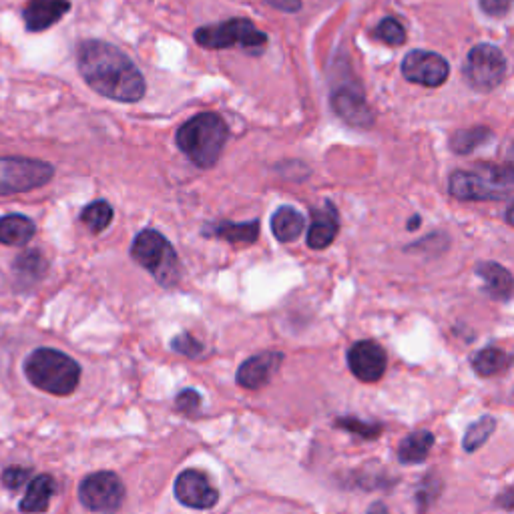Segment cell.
<instances>
[{
    "mask_svg": "<svg viewBox=\"0 0 514 514\" xmlns=\"http://www.w3.org/2000/svg\"><path fill=\"white\" fill-rule=\"evenodd\" d=\"M77 65L85 83L111 101L137 103L145 97L147 85L141 71L111 43L83 41L77 47Z\"/></svg>",
    "mask_w": 514,
    "mask_h": 514,
    "instance_id": "1",
    "label": "cell"
},
{
    "mask_svg": "<svg viewBox=\"0 0 514 514\" xmlns=\"http://www.w3.org/2000/svg\"><path fill=\"white\" fill-rule=\"evenodd\" d=\"M227 135V125L219 115L199 113L177 129L175 143L191 163L201 169H211L221 157Z\"/></svg>",
    "mask_w": 514,
    "mask_h": 514,
    "instance_id": "2",
    "label": "cell"
},
{
    "mask_svg": "<svg viewBox=\"0 0 514 514\" xmlns=\"http://www.w3.org/2000/svg\"><path fill=\"white\" fill-rule=\"evenodd\" d=\"M27 380L49 394L69 396L77 390L81 380V366L65 352L53 348H39L25 360Z\"/></svg>",
    "mask_w": 514,
    "mask_h": 514,
    "instance_id": "3",
    "label": "cell"
},
{
    "mask_svg": "<svg viewBox=\"0 0 514 514\" xmlns=\"http://www.w3.org/2000/svg\"><path fill=\"white\" fill-rule=\"evenodd\" d=\"M512 185L514 175L510 165H478L474 171H454L448 191L462 201H500L510 199Z\"/></svg>",
    "mask_w": 514,
    "mask_h": 514,
    "instance_id": "4",
    "label": "cell"
},
{
    "mask_svg": "<svg viewBox=\"0 0 514 514\" xmlns=\"http://www.w3.org/2000/svg\"><path fill=\"white\" fill-rule=\"evenodd\" d=\"M131 255L133 260L141 268H145L163 288H173L179 284L181 280L179 257L173 245L159 231H153V229L141 231L133 241Z\"/></svg>",
    "mask_w": 514,
    "mask_h": 514,
    "instance_id": "5",
    "label": "cell"
},
{
    "mask_svg": "<svg viewBox=\"0 0 514 514\" xmlns=\"http://www.w3.org/2000/svg\"><path fill=\"white\" fill-rule=\"evenodd\" d=\"M195 41L199 47L209 51L241 47L249 53H257L266 47L268 35L257 29L249 19H229L225 23L197 29Z\"/></svg>",
    "mask_w": 514,
    "mask_h": 514,
    "instance_id": "6",
    "label": "cell"
},
{
    "mask_svg": "<svg viewBox=\"0 0 514 514\" xmlns=\"http://www.w3.org/2000/svg\"><path fill=\"white\" fill-rule=\"evenodd\" d=\"M55 175L53 165L27 157H0V195H15L47 185Z\"/></svg>",
    "mask_w": 514,
    "mask_h": 514,
    "instance_id": "7",
    "label": "cell"
},
{
    "mask_svg": "<svg viewBox=\"0 0 514 514\" xmlns=\"http://www.w3.org/2000/svg\"><path fill=\"white\" fill-rule=\"evenodd\" d=\"M506 75V59L492 45H476L464 63V79L474 91L488 93L496 89Z\"/></svg>",
    "mask_w": 514,
    "mask_h": 514,
    "instance_id": "8",
    "label": "cell"
},
{
    "mask_svg": "<svg viewBox=\"0 0 514 514\" xmlns=\"http://www.w3.org/2000/svg\"><path fill=\"white\" fill-rule=\"evenodd\" d=\"M81 504L91 512L113 514L125 500V486L113 472L89 474L79 486Z\"/></svg>",
    "mask_w": 514,
    "mask_h": 514,
    "instance_id": "9",
    "label": "cell"
},
{
    "mask_svg": "<svg viewBox=\"0 0 514 514\" xmlns=\"http://www.w3.org/2000/svg\"><path fill=\"white\" fill-rule=\"evenodd\" d=\"M402 75L406 81L436 89L446 83L450 65L444 57L430 51H410L402 61Z\"/></svg>",
    "mask_w": 514,
    "mask_h": 514,
    "instance_id": "10",
    "label": "cell"
},
{
    "mask_svg": "<svg viewBox=\"0 0 514 514\" xmlns=\"http://www.w3.org/2000/svg\"><path fill=\"white\" fill-rule=\"evenodd\" d=\"M386 366H388V358L384 348L372 340L356 342L348 350V368L360 382H366V384L378 382L384 376Z\"/></svg>",
    "mask_w": 514,
    "mask_h": 514,
    "instance_id": "11",
    "label": "cell"
},
{
    "mask_svg": "<svg viewBox=\"0 0 514 514\" xmlns=\"http://www.w3.org/2000/svg\"><path fill=\"white\" fill-rule=\"evenodd\" d=\"M175 496L181 504L197 510H209L217 504L219 492L199 470H183L175 480Z\"/></svg>",
    "mask_w": 514,
    "mask_h": 514,
    "instance_id": "12",
    "label": "cell"
},
{
    "mask_svg": "<svg viewBox=\"0 0 514 514\" xmlns=\"http://www.w3.org/2000/svg\"><path fill=\"white\" fill-rule=\"evenodd\" d=\"M282 362H284V354L280 352L255 354L239 366L235 374V382L245 390H260L272 380V376L278 372Z\"/></svg>",
    "mask_w": 514,
    "mask_h": 514,
    "instance_id": "13",
    "label": "cell"
},
{
    "mask_svg": "<svg viewBox=\"0 0 514 514\" xmlns=\"http://www.w3.org/2000/svg\"><path fill=\"white\" fill-rule=\"evenodd\" d=\"M332 107L336 115L352 127L368 129L374 125V111L364 95L354 87H340L332 93Z\"/></svg>",
    "mask_w": 514,
    "mask_h": 514,
    "instance_id": "14",
    "label": "cell"
},
{
    "mask_svg": "<svg viewBox=\"0 0 514 514\" xmlns=\"http://www.w3.org/2000/svg\"><path fill=\"white\" fill-rule=\"evenodd\" d=\"M69 9V0H29L23 9V19L31 33H41L57 25Z\"/></svg>",
    "mask_w": 514,
    "mask_h": 514,
    "instance_id": "15",
    "label": "cell"
},
{
    "mask_svg": "<svg viewBox=\"0 0 514 514\" xmlns=\"http://www.w3.org/2000/svg\"><path fill=\"white\" fill-rule=\"evenodd\" d=\"M340 231V215L332 201L312 209V225L308 229V245L312 249H326Z\"/></svg>",
    "mask_w": 514,
    "mask_h": 514,
    "instance_id": "16",
    "label": "cell"
},
{
    "mask_svg": "<svg viewBox=\"0 0 514 514\" xmlns=\"http://www.w3.org/2000/svg\"><path fill=\"white\" fill-rule=\"evenodd\" d=\"M57 490L55 478L51 474H41L35 480H31L25 498L21 500V512L27 514H37V512H47L51 498Z\"/></svg>",
    "mask_w": 514,
    "mask_h": 514,
    "instance_id": "17",
    "label": "cell"
},
{
    "mask_svg": "<svg viewBox=\"0 0 514 514\" xmlns=\"http://www.w3.org/2000/svg\"><path fill=\"white\" fill-rule=\"evenodd\" d=\"M37 225L33 219H29L27 215H5L0 217V243L3 245H27L33 237H35Z\"/></svg>",
    "mask_w": 514,
    "mask_h": 514,
    "instance_id": "18",
    "label": "cell"
},
{
    "mask_svg": "<svg viewBox=\"0 0 514 514\" xmlns=\"http://www.w3.org/2000/svg\"><path fill=\"white\" fill-rule=\"evenodd\" d=\"M476 274L486 282L484 292L500 302H508L512 296V276L508 270H504L498 264L486 262V264H478Z\"/></svg>",
    "mask_w": 514,
    "mask_h": 514,
    "instance_id": "19",
    "label": "cell"
},
{
    "mask_svg": "<svg viewBox=\"0 0 514 514\" xmlns=\"http://www.w3.org/2000/svg\"><path fill=\"white\" fill-rule=\"evenodd\" d=\"M432 446H434L432 432L428 430L412 432L398 444V460L402 464H422L428 458Z\"/></svg>",
    "mask_w": 514,
    "mask_h": 514,
    "instance_id": "20",
    "label": "cell"
},
{
    "mask_svg": "<svg viewBox=\"0 0 514 514\" xmlns=\"http://www.w3.org/2000/svg\"><path fill=\"white\" fill-rule=\"evenodd\" d=\"M304 227H306L304 215L290 205H282L272 217V231L284 243L296 241L304 233Z\"/></svg>",
    "mask_w": 514,
    "mask_h": 514,
    "instance_id": "21",
    "label": "cell"
},
{
    "mask_svg": "<svg viewBox=\"0 0 514 514\" xmlns=\"http://www.w3.org/2000/svg\"><path fill=\"white\" fill-rule=\"evenodd\" d=\"M205 235H213V237H219V239H225L229 243H235V245H251L253 241H257V237H260V221H247V223H229V221H223L215 227L209 229V233Z\"/></svg>",
    "mask_w": 514,
    "mask_h": 514,
    "instance_id": "22",
    "label": "cell"
},
{
    "mask_svg": "<svg viewBox=\"0 0 514 514\" xmlns=\"http://www.w3.org/2000/svg\"><path fill=\"white\" fill-rule=\"evenodd\" d=\"M15 274H17V280L23 282L25 286L37 284L47 274V260L39 251H25L17 257Z\"/></svg>",
    "mask_w": 514,
    "mask_h": 514,
    "instance_id": "23",
    "label": "cell"
},
{
    "mask_svg": "<svg viewBox=\"0 0 514 514\" xmlns=\"http://www.w3.org/2000/svg\"><path fill=\"white\" fill-rule=\"evenodd\" d=\"M508 364H510V358L500 348H484V350L476 352L474 358H472V368L482 378H490V376L500 374L502 370L508 368Z\"/></svg>",
    "mask_w": 514,
    "mask_h": 514,
    "instance_id": "24",
    "label": "cell"
},
{
    "mask_svg": "<svg viewBox=\"0 0 514 514\" xmlns=\"http://www.w3.org/2000/svg\"><path fill=\"white\" fill-rule=\"evenodd\" d=\"M81 221H83L93 233H101V231H105V229L111 225V221H113V207H111L107 201H103V199L93 201L91 205H87V207L83 209Z\"/></svg>",
    "mask_w": 514,
    "mask_h": 514,
    "instance_id": "25",
    "label": "cell"
},
{
    "mask_svg": "<svg viewBox=\"0 0 514 514\" xmlns=\"http://www.w3.org/2000/svg\"><path fill=\"white\" fill-rule=\"evenodd\" d=\"M490 137H492V133L486 127H474V129H466V131L454 133V137L450 139V147L458 155H468L476 147L486 143Z\"/></svg>",
    "mask_w": 514,
    "mask_h": 514,
    "instance_id": "26",
    "label": "cell"
},
{
    "mask_svg": "<svg viewBox=\"0 0 514 514\" xmlns=\"http://www.w3.org/2000/svg\"><path fill=\"white\" fill-rule=\"evenodd\" d=\"M494 428H496V420L492 416L478 418L474 424L468 426V430L464 434V440H462V448L466 452H476L490 438Z\"/></svg>",
    "mask_w": 514,
    "mask_h": 514,
    "instance_id": "27",
    "label": "cell"
},
{
    "mask_svg": "<svg viewBox=\"0 0 514 514\" xmlns=\"http://www.w3.org/2000/svg\"><path fill=\"white\" fill-rule=\"evenodd\" d=\"M374 37H376L378 41L390 45V47H400V45H404V41H406V31H404V27H402L396 19L388 17V19H384V21L376 27Z\"/></svg>",
    "mask_w": 514,
    "mask_h": 514,
    "instance_id": "28",
    "label": "cell"
},
{
    "mask_svg": "<svg viewBox=\"0 0 514 514\" xmlns=\"http://www.w3.org/2000/svg\"><path fill=\"white\" fill-rule=\"evenodd\" d=\"M336 424L342 426V428H346V430H350V432H354L356 436H362V438H378V434L382 432V426H380V424L362 422L360 418H352V416L340 418Z\"/></svg>",
    "mask_w": 514,
    "mask_h": 514,
    "instance_id": "29",
    "label": "cell"
},
{
    "mask_svg": "<svg viewBox=\"0 0 514 514\" xmlns=\"http://www.w3.org/2000/svg\"><path fill=\"white\" fill-rule=\"evenodd\" d=\"M171 348L187 358H197L201 352H203V346L191 336V334H181L177 338H173L171 342Z\"/></svg>",
    "mask_w": 514,
    "mask_h": 514,
    "instance_id": "30",
    "label": "cell"
},
{
    "mask_svg": "<svg viewBox=\"0 0 514 514\" xmlns=\"http://www.w3.org/2000/svg\"><path fill=\"white\" fill-rule=\"evenodd\" d=\"M199 406H201V396H199V392H195V390H191V388L179 392V396L175 398V408H177L179 412H183V414H189V416H191L193 412L199 410Z\"/></svg>",
    "mask_w": 514,
    "mask_h": 514,
    "instance_id": "31",
    "label": "cell"
},
{
    "mask_svg": "<svg viewBox=\"0 0 514 514\" xmlns=\"http://www.w3.org/2000/svg\"><path fill=\"white\" fill-rule=\"evenodd\" d=\"M31 476V470L29 468H23V466H9L5 472H3V482L7 488L11 490H19Z\"/></svg>",
    "mask_w": 514,
    "mask_h": 514,
    "instance_id": "32",
    "label": "cell"
},
{
    "mask_svg": "<svg viewBox=\"0 0 514 514\" xmlns=\"http://www.w3.org/2000/svg\"><path fill=\"white\" fill-rule=\"evenodd\" d=\"M510 3L512 0H480V9L488 15V17H504L510 11Z\"/></svg>",
    "mask_w": 514,
    "mask_h": 514,
    "instance_id": "33",
    "label": "cell"
},
{
    "mask_svg": "<svg viewBox=\"0 0 514 514\" xmlns=\"http://www.w3.org/2000/svg\"><path fill=\"white\" fill-rule=\"evenodd\" d=\"M266 3L284 13H298L302 9V0H266Z\"/></svg>",
    "mask_w": 514,
    "mask_h": 514,
    "instance_id": "34",
    "label": "cell"
},
{
    "mask_svg": "<svg viewBox=\"0 0 514 514\" xmlns=\"http://www.w3.org/2000/svg\"><path fill=\"white\" fill-rule=\"evenodd\" d=\"M368 514H390V510H388V506L384 502H374L368 508Z\"/></svg>",
    "mask_w": 514,
    "mask_h": 514,
    "instance_id": "35",
    "label": "cell"
},
{
    "mask_svg": "<svg viewBox=\"0 0 514 514\" xmlns=\"http://www.w3.org/2000/svg\"><path fill=\"white\" fill-rule=\"evenodd\" d=\"M416 225H420V217L418 215H414V219L408 223V229H414Z\"/></svg>",
    "mask_w": 514,
    "mask_h": 514,
    "instance_id": "36",
    "label": "cell"
}]
</instances>
